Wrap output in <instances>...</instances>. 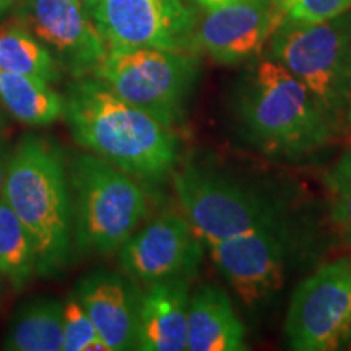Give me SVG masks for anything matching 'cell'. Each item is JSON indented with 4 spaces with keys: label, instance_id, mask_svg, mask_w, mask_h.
Returning a JSON list of instances; mask_svg holds the SVG:
<instances>
[{
    "label": "cell",
    "instance_id": "obj_1",
    "mask_svg": "<svg viewBox=\"0 0 351 351\" xmlns=\"http://www.w3.org/2000/svg\"><path fill=\"white\" fill-rule=\"evenodd\" d=\"M62 116L80 147L132 178L160 181L178 165L174 130L119 98L96 77L70 83Z\"/></svg>",
    "mask_w": 351,
    "mask_h": 351
},
{
    "label": "cell",
    "instance_id": "obj_2",
    "mask_svg": "<svg viewBox=\"0 0 351 351\" xmlns=\"http://www.w3.org/2000/svg\"><path fill=\"white\" fill-rule=\"evenodd\" d=\"M232 111L245 142L282 160L311 156L339 129L313 93L270 56L258 57L241 73Z\"/></svg>",
    "mask_w": 351,
    "mask_h": 351
},
{
    "label": "cell",
    "instance_id": "obj_3",
    "mask_svg": "<svg viewBox=\"0 0 351 351\" xmlns=\"http://www.w3.org/2000/svg\"><path fill=\"white\" fill-rule=\"evenodd\" d=\"M3 199L32 238L39 276L60 275L72 247V195L60 148L25 135L8 158Z\"/></svg>",
    "mask_w": 351,
    "mask_h": 351
},
{
    "label": "cell",
    "instance_id": "obj_4",
    "mask_svg": "<svg viewBox=\"0 0 351 351\" xmlns=\"http://www.w3.org/2000/svg\"><path fill=\"white\" fill-rule=\"evenodd\" d=\"M69 182L77 247L103 256L119 251L147 215V197L135 178L88 153L69 165Z\"/></svg>",
    "mask_w": 351,
    "mask_h": 351
},
{
    "label": "cell",
    "instance_id": "obj_5",
    "mask_svg": "<svg viewBox=\"0 0 351 351\" xmlns=\"http://www.w3.org/2000/svg\"><path fill=\"white\" fill-rule=\"evenodd\" d=\"M269 56L288 69L340 124L351 101V8L317 23L283 19L270 36Z\"/></svg>",
    "mask_w": 351,
    "mask_h": 351
},
{
    "label": "cell",
    "instance_id": "obj_6",
    "mask_svg": "<svg viewBox=\"0 0 351 351\" xmlns=\"http://www.w3.org/2000/svg\"><path fill=\"white\" fill-rule=\"evenodd\" d=\"M199 73L195 52L138 47L109 49L93 77L132 106L173 129L186 117Z\"/></svg>",
    "mask_w": 351,
    "mask_h": 351
},
{
    "label": "cell",
    "instance_id": "obj_7",
    "mask_svg": "<svg viewBox=\"0 0 351 351\" xmlns=\"http://www.w3.org/2000/svg\"><path fill=\"white\" fill-rule=\"evenodd\" d=\"M174 192L192 230L210 244L256 231H287L282 212L243 184L202 166L174 174Z\"/></svg>",
    "mask_w": 351,
    "mask_h": 351
},
{
    "label": "cell",
    "instance_id": "obj_8",
    "mask_svg": "<svg viewBox=\"0 0 351 351\" xmlns=\"http://www.w3.org/2000/svg\"><path fill=\"white\" fill-rule=\"evenodd\" d=\"M295 351L346 350L351 341V262L326 263L298 285L285 319Z\"/></svg>",
    "mask_w": 351,
    "mask_h": 351
},
{
    "label": "cell",
    "instance_id": "obj_9",
    "mask_svg": "<svg viewBox=\"0 0 351 351\" xmlns=\"http://www.w3.org/2000/svg\"><path fill=\"white\" fill-rule=\"evenodd\" d=\"M86 7L108 51L155 47L194 52L199 16L187 0H88Z\"/></svg>",
    "mask_w": 351,
    "mask_h": 351
},
{
    "label": "cell",
    "instance_id": "obj_10",
    "mask_svg": "<svg viewBox=\"0 0 351 351\" xmlns=\"http://www.w3.org/2000/svg\"><path fill=\"white\" fill-rule=\"evenodd\" d=\"M62 69L73 77L93 73L108 54L86 3L77 0H16V13Z\"/></svg>",
    "mask_w": 351,
    "mask_h": 351
},
{
    "label": "cell",
    "instance_id": "obj_11",
    "mask_svg": "<svg viewBox=\"0 0 351 351\" xmlns=\"http://www.w3.org/2000/svg\"><path fill=\"white\" fill-rule=\"evenodd\" d=\"M117 252L122 271L135 283L148 287L194 275L204 244L186 217L166 213L134 232Z\"/></svg>",
    "mask_w": 351,
    "mask_h": 351
},
{
    "label": "cell",
    "instance_id": "obj_12",
    "mask_svg": "<svg viewBox=\"0 0 351 351\" xmlns=\"http://www.w3.org/2000/svg\"><path fill=\"white\" fill-rule=\"evenodd\" d=\"M282 21L274 0H239L207 10L197 21L194 52L228 67L251 64Z\"/></svg>",
    "mask_w": 351,
    "mask_h": 351
},
{
    "label": "cell",
    "instance_id": "obj_13",
    "mask_svg": "<svg viewBox=\"0 0 351 351\" xmlns=\"http://www.w3.org/2000/svg\"><path fill=\"white\" fill-rule=\"evenodd\" d=\"M287 231H256L207 244L210 257L245 304L257 306L283 285Z\"/></svg>",
    "mask_w": 351,
    "mask_h": 351
},
{
    "label": "cell",
    "instance_id": "obj_14",
    "mask_svg": "<svg viewBox=\"0 0 351 351\" xmlns=\"http://www.w3.org/2000/svg\"><path fill=\"white\" fill-rule=\"evenodd\" d=\"M75 295L111 351L137 350L142 291L125 274L96 270L83 276Z\"/></svg>",
    "mask_w": 351,
    "mask_h": 351
},
{
    "label": "cell",
    "instance_id": "obj_15",
    "mask_svg": "<svg viewBox=\"0 0 351 351\" xmlns=\"http://www.w3.org/2000/svg\"><path fill=\"white\" fill-rule=\"evenodd\" d=\"M189 298V285L184 278L148 285L140 300L137 350H187Z\"/></svg>",
    "mask_w": 351,
    "mask_h": 351
},
{
    "label": "cell",
    "instance_id": "obj_16",
    "mask_svg": "<svg viewBox=\"0 0 351 351\" xmlns=\"http://www.w3.org/2000/svg\"><path fill=\"white\" fill-rule=\"evenodd\" d=\"M189 351H245V327L231 298L215 285L197 288L189 298Z\"/></svg>",
    "mask_w": 351,
    "mask_h": 351
},
{
    "label": "cell",
    "instance_id": "obj_17",
    "mask_svg": "<svg viewBox=\"0 0 351 351\" xmlns=\"http://www.w3.org/2000/svg\"><path fill=\"white\" fill-rule=\"evenodd\" d=\"M64 304L52 298H36L16 311L3 339L8 351H62Z\"/></svg>",
    "mask_w": 351,
    "mask_h": 351
},
{
    "label": "cell",
    "instance_id": "obj_18",
    "mask_svg": "<svg viewBox=\"0 0 351 351\" xmlns=\"http://www.w3.org/2000/svg\"><path fill=\"white\" fill-rule=\"evenodd\" d=\"M0 103L21 124L46 127L62 117L64 96L49 82L0 70Z\"/></svg>",
    "mask_w": 351,
    "mask_h": 351
},
{
    "label": "cell",
    "instance_id": "obj_19",
    "mask_svg": "<svg viewBox=\"0 0 351 351\" xmlns=\"http://www.w3.org/2000/svg\"><path fill=\"white\" fill-rule=\"evenodd\" d=\"M0 70L25 73L52 83L59 80L62 67L15 15L0 25Z\"/></svg>",
    "mask_w": 351,
    "mask_h": 351
},
{
    "label": "cell",
    "instance_id": "obj_20",
    "mask_svg": "<svg viewBox=\"0 0 351 351\" xmlns=\"http://www.w3.org/2000/svg\"><path fill=\"white\" fill-rule=\"evenodd\" d=\"M0 271L21 289L36 274V256L28 231L3 197H0Z\"/></svg>",
    "mask_w": 351,
    "mask_h": 351
},
{
    "label": "cell",
    "instance_id": "obj_21",
    "mask_svg": "<svg viewBox=\"0 0 351 351\" xmlns=\"http://www.w3.org/2000/svg\"><path fill=\"white\" fill-rule=\"evenodd\" d=\"M330 197V218L341 239L351 247V150L332 166L326 176Z\"/></svg>",
    "mask_w": 351,
    "mask_h": 351
},
{
    "label": "cell",
    "instance_id": "obj_22",
    "mask_svg": "<svg viewBox=\"0 0 351 351\" xmlns=\"http://www.w3.org/2000/svg\"><path fill=\"white\" fill-rule=\"evenodd\" d=\"M64 304V343L62 351H111L99 337L93 320L82 306L75 293Z\"/></svg>",
    "mask_w": 351,
    "mask_h": 351
},
{
    "label": "cell",
    "instance_id": "obj_23",
    "mask_svg": "<svg viewBox=\"0 0 351 351\" xmlns=\"http://www.w3.org/2000/svg\"><path fill=\"white\" fill-rule=\"evenodd\" d=\"M285 20L317 23L341 15L351 8V0H274Z\"/></svg>",
    "mask_w": 351,
    "mask_h": 351
},
{
    "label": "cell",
    "instance_id": "obj_24",
    "mask_svg": "<svg viewBox=\"0 0 351 351\" xmlns=\"http://www.w3.org/2000/svg\"><path fill=\"white\" fill-rule=\"evenodd\" d=\"M191 2H194L195 5L202 8L204 12H207V10H213V8L228 5V3L239 2V0H191Z\"/></svg>",
    "mask_w": 351,
    "mask_h": 351
},
{
    "label": "cell",
    "instance_id": "obj_25",
    "mask_svg": "<svg viewBox=\"0 0 351 351\" xmlns=\"http://www.w3.org/2000/svg\"><path fill=\"white\" fill-rule=\"evenodd\" d=\"M7 168H8V158L5 156V153L0 152V197L3 195V187H5Z\"/></svg>",
    "mask_w": 351,
    "mask_h": 351
},
{
    "label": "cell",
    "instance_id": "obj_26",
    "mask_svg": "<svg viewBox=\"0 0 351 351\" xmlns=\"http://www.w3.org/2000/svg\"><path fill=\"white\" fill-rule=\"evenodd\" d=\"M16 0H0V16L5 13L12 5H15Z\"/></svg>",
    "mask_w": 351,
    "mask_h": 351
},
{
    "label": "cell",
    "instance_id": "obj_27",
    "mask_svg": "<svg viewBox=\"0 0 351 351\" xmlns=\"http://www.w3.org/2000/svg\"><path fill=\"white\" fill-rule=\"evenodd\" d=\"M346 119H348V124L351 125V101H350V108H348V112H346Z\"/></svg>",
    "mask_w": 351,
    "mask_h": 351
},
{
    "label": "cell",
    "instance_id": "obj_28",
    "mask_svg": "<svg viewBox=\"0 0 351 351\" xmlns=\"http://www.w3.org/2000/svg\"><path fill=\"white\" fill-rule=\"evenodd\" d=\"M3 278H5V276H3V274H2V271H0V295H2V287H3Z\"/></svg>",
    "mask_w": 351,
    "mask_h": 351
},
{
    "label": "cell",
    "instance_id": "obj_29",
    "mask_svg": "<svg viewBox=\"0 0 351 351\" xmlns=\"http://www.w3.org/2000/svg\"><path fill=\"white\" fill-rule=\"evenodd\" d=\"M2 129H3V119H2V114H0V135H2Z\"/></svg>",
    "mask_w": 351,
    "mask_h": 351
},
{
    "label": "cell",
    "instance_id": "obj_30",
    "mask_svg": "<svg viewBox=\"0 0 351 351\" xmlns=\"http://www.w3.org/2000/svg\"><path fill=\"white\" fill-rule=\"evenodd\" d=\"M346 350H350V351H351V341L348 343V346H346Z\"/></svg>",
    "mask_w": 351,
    "mask_h": 351
},
{
    "label": "cell",
    "instance_id": "obj_31",
    "mask_svg": "<svg viewBox=\"0 0 351 351\" xmlns=\"http://www.w3.org/2000/svg\"><path fill=\"white\" fill-rule=\"evenodd\" d=\"M77 2H83V3H86V2H88V0H77Z\"/></svg>",
    "mask_w": 351,
    "mask_h": 351
}]
</instances>
